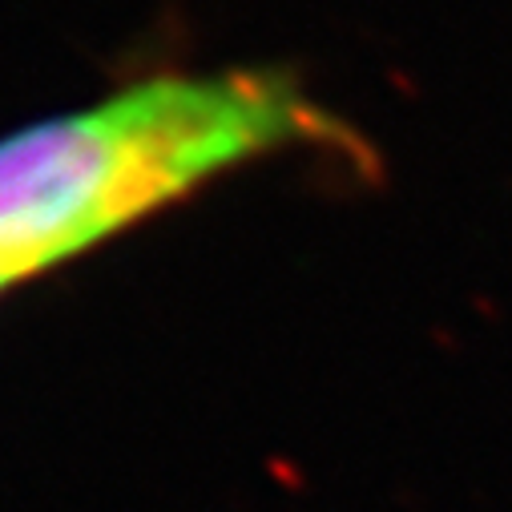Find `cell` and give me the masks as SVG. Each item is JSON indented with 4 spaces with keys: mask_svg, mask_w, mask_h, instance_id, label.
Instances as JSON below:
<instances>
[{
    "mask_svg": "<svg viewBox=\"0 0 512 512\" xmlns=\"http://www.w3.org/2000/svg\"><path fill=\"white\" fill-rule=\"evenodd\" d=\"M339 121L271 69L154 77L0 138V283L57 271L210 178Z\"/></svg>",
    "mask_w": 512,
    "mask_h": 512,
    "instance_id": "1",
    "label": "cell"
},
{
    "mask_svg": "<svg viewBox=\"0 0 512 512\" xmlns=\"http://www.w3.org/2000/svg\"><path fill=\"white\" fill-rule=\"evenodd\" d=\"M5 291H9V287H5V283H0V295H5Z\"/></svg>",
    "mask_w": 512,
    "mask_h": 512,
    "instance_id": "2",
    "label": "cell"
}]
</instances>
